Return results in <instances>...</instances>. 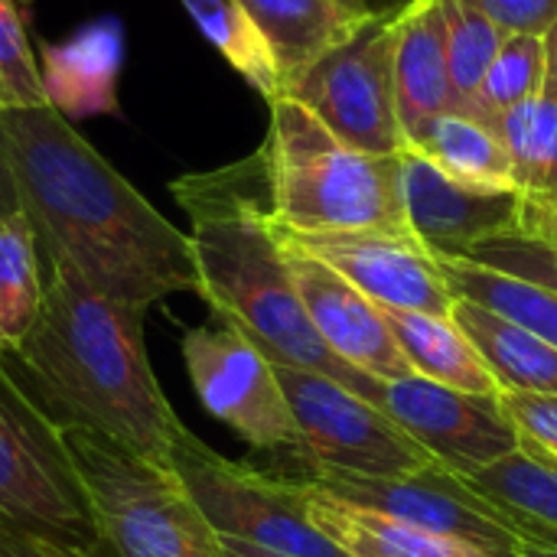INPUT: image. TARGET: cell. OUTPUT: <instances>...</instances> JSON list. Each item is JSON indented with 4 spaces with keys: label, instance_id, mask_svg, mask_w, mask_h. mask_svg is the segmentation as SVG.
Here are the masks:
<instances>
[{
    "label": "cell",
    "instance_id": "obj_32",
    "mask_svg": "<svg viewBox=\"0 0 557 557\" xmlns=\"http://www.w3.org/2000/svg\"><path fill=\"white\" fill-rule=\"evenodd\" d=\"M499 401L519 431V444H529L557 460V395L499 392Z\"/></svg>",
    "mask_w": 557,
    "mask_h": 557
},
{
    "label": "cell",
    "instance_id": "obj_11",
    "mask_svg": "<svg viewBox=\"0 0 557 557\" xmlns=\"http://www.w3.org/2000/svg\"><path fill=\"white\" fill-rule=\"evenodd\" d=\"M310 483L346 503L369 506L424 532L473 545L490 557H516L522 545L509 519H503V512L490 499H483L460 473L447 470L437 460L401 480L317 473Z\"/></svg>",
    "mask_w": 557,
    "mask_h": 557
},
{
    "label": "cell",
    "instance_id": "obj_7",
    "mask_svg": "<svg viewBox=\"0 0 557 557\" xmlns=\"http://www.w3.org/2000/svg\"><path fill=\"white\" fill-rule=\"evenodd\" d=\"M170 470L219 535L294 557H349L313 529L307 516L310 480H284L225 460L189 428L173 447Z\"/></svg>",
    "mask_w": 557,
    "mask_h": 557
},
{
    "label": "cell",
    "instance_id": "obj_18",
    "mask_svg": "<svg viewBox=\"0 0 557 557\" xmlns=\"http://www.w3.org/2000/svg\"><path fill=\"white\" fill-rule=\"evenodd\" d=\"M395 91L405 134L457 108L441 0H411L395 13Z\"/></svg>",
    "mask_w": 557,
    "mask_h": 557
},
{
    "label": "cell",
    "instance_id": "obj_41",
    "mask_svg": "<svg viewBox=\"0 0 557 557\" xmlns=\"http://www.w3.org/2000/svg\"><path fill=\"white\" fill-rule=\"evenodd\" d=\"M336 3H343L346 10H352V13H359V16H375V13L366 7V0H336Z\"/></svg>",
    "mask_w": 557,
    "mask_h": 557
},
{
    "label": "cell",
    "instance_id": "obj_20",
    "mask_svg": "<svg viewBox=\"0 0 557 557\" xmlns=\"http://www.w3.org/2000/svg\"><path fill=\"white\" fill-rule=\"evenodd\" d=\"M382 313L414 375H424L437 385L470 395L503 392L486 359L480 356V349L470 343V336L460 330L454 317H434V313H414L395 307H382Z\"/></svg>",
    "mask_w": 557,
    "mask_h": 557
},
{
    "label": "cell",
    "instance_id": "obj_26",
    "mask_svg": "<svg viewBox=\"0 0 557 557\" xmlns=\"http://www.w3.org/2000/svg\"><path fill=\"white\" fill-rule=\"evenodd\" d=\"M499 137L512 163V183L525 202L557 199V98H539L512 108L499 121Z\"/></svg>",
    "mask_w": 557,
    "mask_h": 557
},
{
    "label": "cell",
    "instance_id": "obj_27",
    "mask_svg": "<svg viewBox=\"0 0 557 557\" xmlns=\"http://www.w3.org/2000/svg\"><path fill=\"white\" fill-rule=\"evenodd\" d=\"M180 3L196 23V29L255 91L268 98V104L284 95V82L264 36L235 0H180Z\"/></svg>",
    "mask_w": 557,
    "mask_h": 557
},
{
    "label": "cell",
    "instance_id": "obj_10",
    "mask_svg": "<svg viewBox=\"0 0 557 557\" xmlns=\"http://www.w3.org/2000/svg\"><path fill=\"white\" fill-rule=\"evenodd\" d=\"M219 323V320H215ZM183 362L202 408L232 428L251 450L304 460V437L274 362L235 326H196L183 333Z\"/></svg>",
    "mask_w": 557,
    "mask_h": 557
},
{
    "label": "cell",
    "instance_id": "obj_1",
    "mask_svg": "<svg viewBox=\"0 0 557 557\" xmlns=\"http://www.w3.org/2000/svg\"><path fill=\"white\" fill-rule=\"evenodd\" d=\"M0 150L46 264L62 261L95 290L144 307L199 294L189 235L52 104L0 108Z\"/></svg>",
    "mask_w": 557,
    "mask_h": 557
},
{
    "label": "cell",
    "instance_id": "obj_34",
    "mask_svg": "<svg viewBox=\"0 0 557 557\" xmlns=\"http://www.w3.org/2000/svg\"><path fill=\"white\" fill-rule=\"evenodd\" d=\"M0 557H98L85 548L55 542V539H39L26 532H13L0 525Z\"/></svg>",
    "mask_w": 557,
    "mask_h": 557
},
{
    "label": "cell",
    "instance_id": "obj_24",
    "mask_svg": "<svg viewBox=\"0 0 557 557\" xmlns=\"http://www.w3.org/2000/svg\"><path fill=\"white\" fill-rule=\"evenodd\" d=\"M42 255L29 219L0 215V356L10 359L33 333L42 310Z\"/></svg>",
    "mask_w": 557,
    "mask_h": 557
},
{
    "label": "cell",
    "instance_id": "obj_14",
    "mask_svg": "<svg viewBox=\"0 0 557 557\" xmlns=\"http://www.w3.org/2000/svg\"><path fill=\"white\" fill-rule=\"evenodd\" d=\"M401 202L408 232L434 258H467L473 245L493 235L522 232V196L516 189L460 183L411 147L401 150Z\"/></svg>",
    "mask_w": 557,
    "mask_h": 557
},
{
    "label": "cell",
    "instance_id": "obj_31",
    "mask_svg": "<svg viewBox=\"0 0 557 557\" xmlns=\"http://www.w3.org/2000/svg\"><path fill=\"white\" fill-rule=\"evenodd\" d=\"M467 261H476L483 268L503 271L509 277L529 281L535 287L555 290L557 294V245L525 235V232H509V235H493L467 251Z\"/></svg>",
    "mask_w": 557,
    "mask_h": 557
},
{
    "label": "cell",
    "instance_id": "obj_23",
    "mask_svg": "<svg viewBox=\"0 0 557 557\" xmlns=\"http://www.w3.org/2000/svg\"><path fill=\"white\" fill-rule=\"evenodd\" d=\"M408 147L460 183L516 189L512 163L499 131L473 114L463 111L434 114L408 134Z\"/></svg>",
    "mask_w": 557,
    "mask_h": 557
},
{
    "label": "cell",
    "instance_id": "obj_33",
    "mask_svg": "<svg viewBox=\"0 0 557 557\" xmlns=\"http://www.w3.org/2000/svg\"><path fill=\"white\" fill-rule=\"evenodd\" d=\"M506 36H545L557 23V0H467Z\"/></svg>",
    "mask_w": 557,
    "mask_h": 557
},
{
    "label": "cell",
    "instance_id": "obj_4",
    "mask_svg": "<svg viewBox=\"0 0 557 557\" xmlns=\"http://www.w3.org/2000/svg\"><path fill=\"white\" fill-rule=\"evenodd\" d=\"M271 209L281 228L313 232H408L401 202V153L372 157L343 144L300 101H271L261 144Z\"/></svg>",
    "mask_w": 557,
    "mask_h": 557
},
{
    "label": "cell",
    "instance_id": "obj_17",
    "mask_svg": "<svg viewBox=\"0 0 557 557\" xmlns=\"http://www.w3.org/2000/svg\"><path fill=\"white\" fill-rule=\"evenodd\" d=\"M264 36L284 82V95L336 46L352 39L372 16L336 0H235Z\"/></svg>",
    "mask_w": 557,
    "mask_h": 557
},
{
    "label": "cell",
    "instance_id": "obj_30",
    "mask_svg": "<svg viewBox=\"0 0 557 557\" xmlns=\"http://www.w3.org/2000/svg\"><path fill=\"white\" fill-rule=\"evenodd\" d=\"M49 104L39 82V59L13 0H0V108Z\"/></svg>",
    "mask_w": 557,
    "mask_h": 557
},
{
    "label": "cell",
    "instance_id": "obj_16",
    "mask_svg": "<svg viewBox=\"0 0 557 557\" xmlns=\"http://www.w3.org/2000/svg\"><path fill=\"white\" fill-rule=\"evenodd\" d=\"M39 82L46 101L62 117L117 114V75L124 59V33L114 20H98L65 42H42Z\"/></svg>",
    "mask_w": 557,
    "mask_h": 557
},
{
    "label": "cell",
    "instance_id": "obj_25",
    "mask_svg": "<svg viewBox=\"0 0 557 557\" xmlns=\"http://www.w3.org/2000/svg\"><path fill=\"white\" fill-rule=\"evenodd\" d=\"M441 271L447 277V287L454 297L480 304L519 326H525L529 333L542 336L545 343H552L557 349V294L535 287L529 281L509 277L503 271L483 268L476 261L467 258H437Z\"/></svg>",
    "mask_w": 557,
    "mask_h": 557
},
{
    "label": "cell",
    "instance_id": "obj_40",
    "mask_svg": "<svg viewBox=\"0 0 557 557\" xmlns=\"http://www.w3.org/2000/svg\"><path fill=\"white\" fill-rule=\"evenodd\" d=\"M516 557H557V548H552V545H539V542H522Z\"/></svg>",
    "mask_w": 557,
    "mask_h": 557
},
{
    "label": "cell",
    "instance_id": "obj_19",
    "mask_svg": "<svg viewBox=\"0 0 557 557\" xmlns=\"http://www.w3.org/2000/svg\"><path fill=\"white\" fill-rule=\"evenodd\" d=\"M307 516L317 532H323L349 557H490L457 539H444L379 509L346 503L317 483H310Z\"/></svg>",
    "mask_w": 557,
    "mask_h": 557
},
{
    "label": "cell",
    "instance_id": "obj_2",
    "mask_svg": "<svg viewBox=\"0 0 557 557\" xmlns=\"http://www.w3.org/2000/svg\"><path fill=\"white\" fill-rule=\"evenodd\" d=\"M46 268L39 320L10 356L23 372V388L62 431H88L170 467L186 424L147 359L150 307L95 290L62 261Z\"/></svg>",
    "mask_w": 557,
    "mask_h": 557
},
{
    "label": "cell",
    "instance_id": "obj_15",
    "mask_svg": "<svg viewBox=\"0 0 557 557\" xmlns=\"http://www.w3.org/2000/svg\"><path fill=\"white\" fill-rule=\"evenodd\" d=\"M284 248L287 264L294 274L297 297L307 310V320L313 323L317 336L352 369L372 375V379H408L414 369L408 366L405 352L398 349L388 320L375 300H369L362 290H356L339 271H333L326 261L300 248L284 228Z\"/></svg>",
    "mask_w": 557,
    "mask_h": 557
},
{
    "label": "cell",
    "instance_id": "obj_12",
    "mask_svg": "<svg viewBox=\"0 0 557 557\" xmlns=\"http://www.w3.org/2000/svg\"><path fill=\"white\" fill-rule=\"evenodd\" d=\"M375 408L460 476H473L519 450V431L503 411L499 395H470L424 375H408L382 379Z\"/></svg>",
    "mask_w": 557,
    "mask_h": 557
},
{
    "label": "cell",
    "instance_id": "obj_3",
    "mask_svg": "<svg viewBox=\"0 0 557 557\" xmlns=\"http://www.w3.org/2000/svg\"><path fill=\"white\" fill-rule=\"evenodd\" d=\"M170 193L189 219L199 297L212 317L245 333L274 366L320 372L375 405L382 379L343 362L307 320L271 209L264 153L186 173Z\"/></svg>",
    "mask_w": 557,
    "mask_h": 557
},
{
    "label": "cell",
    "instance_id": "obj_21",
    "mask_svg": "<svg viewBox=\"0 0 557 557\" xmlns=\"http://www.w3.org/2000/svg\"><path fill=\"white\" fill-rule=\"evenodd\" d=\"M483 499H490L522 542L557 548V460L519 444L516 454L493 467L463 476Z\"/></svg>",
    "mask_w": 557,
    "mask_h": 557
},
{
    "label": "cell",
    "instance_id": "obj_8",
    "mask_svg": "<svg viewBox=\"0 0 557 557\" xmlns=\"http://www.w3.org/2000/svg\"><path fill=\"white\" fill-rule=\"evenodd\" d=\"M304 437V460L317 473H352L369 480H401L434 463L388 414L346 385L290 366H274Z\"/></svg>",
    "mask_w": 557,
    "mask_h": 557
},
{
    "label": "cell",
    "instance_id": "obj_38",
    "mask_svg": "<svg viewBox=\"0 0 557 557\" xmlns=\"http://www.w3.org/2000/svg\"><path fill=\"white\" fill-rule=\"evenodd\" d=\"M545 91L557 98V23L545 33Z\"/></svg>",
    "mask_w": 557,
    "mask_h": 557
},
{
    "label": "cell",
    "instance_id": "obj_36",
    "mask_svg": "<svg viewBox=\"0 0 557 557\" xmlns=\"http://www.w3.org/2000/svg\"><path fill=\"white\" fill-rule=\"evenodd\" d=\"M10 212H20V196H16L10 163H7V157L0 150V215H10Z\"/></svg>",
    "mask_w": 557,
    "mask_h": 557
},
{
    "label": "cell",
    "instance_id": "obj_35",
    "mask_svg": "<svg viewBox=\"0 0 557 557\" xmlns=\"http://www.w3.org/2000/svg\"><path fill=\"white\" fill-rule=\"evenodd\" d=\"M522 232L557 245V199L552 202H525L522 199Z\"/></svg>",
    "mask_w": 557,
    "mask_h": 557
},
{
    "label": "cell",
    "instance_id": "obj_22",
    "mask_svg": "<svg viewBox=\"0 0 557 557\" xmlns=\"http://www.w3.org/2000/svg\"><path fill=\"white\" fill-rule=\"evenodd\" d=\"M454 320L486 359L503 392L557 395V349L525 326L454 297Z\"/></svg>",
    "mask_w": 557,
    "mask_h": 557
},
{
    "label": "cell",
    "instance_id": "obj_6",
    "mask_svg": "<svg viewBox=\"0 0 557 557\" xmlns=\"http://www.w3.org/2000/svg\"><path fill=\"white\" fill-rule=\"evenodd\" d=\"M0 525L101 557V535L65 431L0 356Z\"/></svg>",
    "mask_w": 557,
    "mask_h": 557
},
{
    "label": "cell",
    "instance_id": "obj_5",
    "mask_svg": "<svg viewBox=\"0 0 557 557\" xmlns=\"http://www.w3.org/2000/svg\"><path fill=\"white\" fill-rule=\"evenodd\" d=\"M65 444L91 503L101 557H225L222 535L170 467L88 431H65Z\"/></svg>",
    "mask_w": 557,
    "mask_h": 557
},
{
    "label": "cell",
    "instance_id": "obj_37",
    "mask_svg": "<svg viewBox=\"0 0 557 557\" xmlns=\"http://www.w3.org/2000/svg\"><path fill=\"white\" fill-rule=\"evenodd\" d=\"M222 548H225V557H294L284 555V552L261 548V545H251V542H242V539H228V535H222Z\"/></svg>",
    "mask_w": 557,
    "mask_h": 557
},
{
    "label": "cell",
    "instance_id": "obj_28",
    "mask_svg": "<svg viewBox=\"0 0 557 557\" xmlns=\"http://www.w3.org/2000/svg\"><path fill=\"white\" fill-rule=\"evenodd\" d=\"M545 91V36H506L499 46L473 104L463 114H473L499 131V121L539 98Z\"/></svg>",
    "mask_w": 557,
    "mask_h": 557
},
{
    "label": "cell",
    "instance_id": "obj_39",
    "mask_svg": "<svg viewBox=\"0 0 557 557\" xmlns=\"http://www.w3.org/2000/svg\"><path fill=\"white\" fill-rule=\"evenodd\" d=\"M411 0H366V7L375 13V16H395L398 10H405Z\"/></svg>",
    "mask_w": 557,
    "mask_h": 557
},
{
    "label": "cell",
    "instance_id": "obj_9",
    "mask_svg": "<svg viewBox=\"0 0 557 557\" xmlns=\"http://www.w3.org/2000/svg\"><path fill=\"white\" fill-rule=\"evenodd\" d=\"M287 95L362 153L398 157L408 150L395 91V16H372Z\"/></svg>",
    "mask_w": 557,
    "mask_h": 557
},
{
    "label": "cell",
    "instance_id": "obj_13",
    "mask_svg": "<svg viewBox=\"0 0 557 557\" xmlns=\"http://www.w3.org/2000/svg\"><path fill=\"white\" fill-rule=\"evenodd\" d=\"M287 232V228H284ZM300 248L339 271L379 307L454 317V294L441 261L411 232H287Z\"/></svg>",
    "mask_w": 557,
    "mask_h": 557
},
{
    "label": "cell",
    "instance_id": "obj_29",
    "mask_svg": "<svg viewBox=\"0 0 557 557\" xmlns=\"http://www.w3.org/2000/svg\"><path fill=\"white\" fill-rule=\"evenodd\" d=\"M444 3V29H447V65L454 85V111H467L506 42V33L467 0H441Z\"/></svg>",
    "mask_w": 557,
    "mask_h": 557
}]
</instances>
